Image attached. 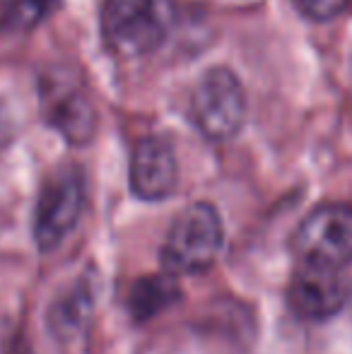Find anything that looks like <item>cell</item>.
Wrapping results in <instances>:
<instances>
[{"label": "cell", "instance_id": "4fadbf2b", "mask_svg": "<svg viewBox=\"0 0 352 354\" xmlns=\"http://www.w3.org/2000/svg\"><path fill=\"white\" fill-rule=\"evenodd\" d=\"M10 136H12V126H10V116H8V111H5L3 104H0V147H3V145L10 140Z\"/></svg>", "mask_w": 352, "mask_h": 354}, {"label": "cell", "instance_id": "8fae6325", "mask_svg": "<svg viewBox=\"0 0 352 354\" xmlns=\"http://www.w3.org/2000/svg\"><path fill=\"white\" fill-rule=\"evenodd\" d=\"M58 0H0V29L29 32L56 10Z\"/></svg>", "mask_w": 352, "mask_h": 354}, {"label": "cell", "instance_id": "9c48e42d", "mask_svg": "<svg viewBox=\"0 0 352 354\" xmlns=\"http://www.w3.org/2000/svg\"><path fill=\"white\" fill-rule=\"evenodd\" d=\"M99 282L92 272L80 275L66 287L48 308V330L58 342H73L85 333L97 308Z\"/></svg>", "mask_w": 352, "mask_h": 354}, {"label": "cell", "instance_id": "5b68a950", "mask_svg": "<svg viewBox=\"0 0 352 354\" xmlns=\"http://www.w3.org/2000/svg\"><path fill=\"white\" fill-rule=\"evenodd\" d=\"M299 261L345 268L352 263V205L326 203L302 219L292 236Z\"/></svg>", "mask_w": 352, "mask_h": 354}, {"label": "cell", "instance_id": "8992f818", "mask_svg": "<svg viewBox=\"0 0 352 354\" xmlns=\"http://www.w3.org/2000/svg\"><path fill=\"white\" fill-rule=\"evenodd\" d=\"M348 287L340 268L314 261H299L287 284V306L304 321H328L345 306Z\"/></svg>", "mask_w": 352, "mask_h": 354}, {"label": "cell", "instance_id": "7a4b0ae2", "mask_svg": "<svg viewBox=\"0 0 352 354\" xmlns=\"http://www.w3.org/2000/svg\"><path fill=\"white\" fill-rule=\"evenodd\" d=\"M225 246V224L210 203H193L176 214L162 246V268L172 275H198L215 266Z\"/></svg>", "mask_w": 352, "mask_h": 354}, {"label": "cell", "instance_id": "30bf717a", "mask_svg": "<svg viewBox=\"0 0 352 354\" xmlns=\"http://www.w3.org/2000/svg\"><path fill=\"white\" fill-rule=\"evenodd\" d=\"M178 299H181V287L176 282V275L165 270V275H147L133 282L128 292V311L133 321L145 323L157 313L167 311Z\"/></svg>", "mask_w": 352, "mask_h": 354}, {"label": "cell", "instance_id": "7c38bea8", "mask_svg": "<svg viewBox=\"0 0 352 354\" xmlns=\"http://www.w3.org/2000/svg\"><path fill=\"white\" fill-rule=\"evenodd\" d=\"M302 15L316 22H326V19L335 17L340 10L348 5V0H292Z\"/></svg>", "mask_w": 352, "mask_h": 354}, {"label": "cell", "instance_id": "ba28073f", "mask_svg": "<svg viewBox=\"0 0 352 354\" xmlns=\"http://www.w3.org/2000/svg\"><path fill=\"white\" fill-rule=\"evenodd\" d=\"M178 164L172 145L162 138H145L131 157V191L147 203L167 201L176 191Z\"/></svg>", "mask_w": 352, "mask_h": 354}, {"label": "cell", "instance_id": "3957f363", "mask_svg": "<svg viewBox=\"0 0 352 354\" xmlns=\"http://www.w3.org/2000/svg\"><path fill=\"white\" fill-rule=\"evenodd\" d=\"M85 174L75 164H63L46 176L34 210V241L39 251H56L73 232L85 210Z\"/></svg>", "mask_w": 352, "mask_h": 354}, {"label": "cell", "instance_id": "277c9868", "mask_svg": "<svg viewBox=\"0 0 352 354\" xmlns=\"http://www.w3.org/2000/svg\"><path fill=\"white\" fill-rule=\"evenodd\" d=\"M191 116L198 131L210 140L234 138L246 118V94L239 77L227 68L207 71L193 92Z\"/></svg>", "mask_w": 352, "mask_h": 354}, {"label": "cell", "instance_id": "52a82bcc", "mask_svg": "<svg viewBox=\"0 0 352 354\" xmlns=\"http://www.w3.org/2000/svg\"><path fill=\"white\" fill-rule=\"evenodd\" d=\"M39 94H41V113L48 126L56 128L73 145L92 140L97 131V113L77 80L66 77L63 73L44 77L39 84Z\"/></svg>", "mask_w": 352, "mask_h": 354}, {"label": "cell", "instance_id": "6da1fadb", "mask_svg": "<svg viewBox=\"0 0 352 354\" xmlns=\"http://www.w3.org/2000/svg\"><path fill=\"white\" fill-rule=\"evenodd\" d=\"M174 19V0H106L102 34L113 53L140 58L167 41Z\"/></svg>", "mask_w": 352, "mask_h": 354}]
</instances>
